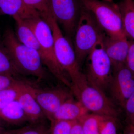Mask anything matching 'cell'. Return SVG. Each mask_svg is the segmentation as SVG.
Returning a JSON list of instances; mask_svg holds the SVG:
<instances>
[{"label":"cell","mask_w":134,"mask_h":134,"mask_svg":"<svg viewBox=\"0 0 134 134\" xmlns=\"http://www.w3.org/2000/svg\"><path fill=\"white\" fill-rule=\"evenodd\" d=\"M2 40L20 75L35 76L38 81L47 78V69L37 51L21 43L10 28L5 31Z\"/></svg>","instance_id":"6da1fadb"},{"label":"cell","mask_w":134,"mask_h":134,"mask_svg":"<svg viewBox=\"0 0 134 134\" xmlns=\"http://www.w3.org/2000/svg\"><path fill=\"white\" fill-rule=\"evenodd\" d=\"M24 21L30 27L38 40L41 46L40 55L43 65L57 79L70 90L72 86L71 81L56 58L54 40L49 25L40 15Z\"/></svg>","instance_id":"7a4b0ae2"},{"label":"cell","mask_w":134,"mask_h":134,"mask_svg":"<svg viewBox=\"0 0 134 134\" xmlns=\"http://www.w3.org/2000/svg\"><path fill=\"white\" fill-rule=\"evenodd\" d=\"M41 17L48 24L52 30L56 58L69 77L72 86L81 82L86 77L81 72L74 47L68 38L63 35L59 25L50 12Z\"/></svg>","instance_id":"3957f363"},{"label":"cell","mask_w":134,"mask_h":134,"mask_svg":"<svg viewBox=\"0 0 134 134\" xmlns=\"http://www.w3.org/2000/svg\"><path fill=\"white\" fill-rule=\"evenodd\" d=\"M105 34L93 15L83 6L75 34L74 47L80 68L93 47Z\"/></svg>","instance_id":"277c9868"},{"label":"cell","mask_w":134,"mask_h":134,"mask_svg":"<svg viewBox=\"0 0 134 134\" xmlns=\"http://www.w3.org/2000/svg\"><path fill=\"white\" fill-rule=\"evenodd\" d=\"M81 1L83 6L91 12L107 36L113 38L126 36L118 4L100 0Z\"/></svg>","instance_id":"5b68a950"},{"label":"cell","mask_w":134,"mask_h":134,"mask_svg":"<svg viewBox=\"0 0 134 134\" xmlns=\"http://www.w3.org/2000/svg\"><path fill=\"white\" fill-rule=\"evenodd\" d=\"M103 39L87 56L85 77L90 85L105 92L112 79L113 66L103 46Z\"/></svg>","instance_id":"8992f818"},{"label":"cell","mask_w":134,"mask_h":134,"mask_svg":"<svg viewBox=\"0 0 134 134\" xmlns=\"http://www.w3.org/2000/svg\"><path fill=\"white\" fill-rule=\"evenodd\" d=\"M72 93L89 111L104 116L118 118L119 111L114 103L100 90L90 85L86 79L72 86Z\"/></svg>","instance_id":"52a82bcc"},{"label":"cell","mask_w":134,"mask_h":134,"mask_svg":"<svg viewBox=\"0 0 134 134\" xmlns=\"http://www.w3.org/2000/svg\"><path fill=\"white\" fill-rule=\"evenodd\" d=\"M50 13L68 37L75 36L82 4L81 0H49Z\"/></svg>","instance_id":"ba28073f"},{"label":"cell","mask_w":134,"mask_h":134,"mask_svg":"<svg viewBox=\"0 0 134 134\" xmlns=\"http://www.w3.org/2000/svg\"><path fill=\"white\" fill-rule=\"evenodd\" d=\"M25 83L26 88L36 99L50 121L61 105L73 97L72 91L61 87L40 89Z\"/></svg>","instance_id":"9c48e42d"},{"label":"cell","mask_w":134,"mask_h":134,"mask_svg":"<svg viewBox=\"0 0 134 134\" xmlns=\"http://www.w3.org/2000/svg\"><path fill=\"white\" fill-rule=\"evenodd\" d=\"M113 98L122 108L134 92V74L126 65L113 68L108 89Z\"/></svg>","instance_id":"30bf717a"},{"label":"cell","mask_w":134,"mask_h":134,"mask_svg":"<svg viewBox=\"0 0 134 134\" xmlns=\"http://www.w3.org/2000/svg\"><path fill=\"white\" fill-rule=\"evenodd\" d=\"M17 100L30 124L42 122L47 119L36 99L26 88L25 82L23 81L20 84L19 95Z\"/></svg>","instance_id":"8fae6325"},{"label":"cell","mask_w":134,"mask_h":134,"mask_svg":"<svg viewBox=\"0 0 134 134\" xmlns=\"http://www.w3.org/2000/svg\"><path fill=\"white\" fill-rule=\"evenodd\" d=\"M103 41L105 50L113 68L125 65L130 46V41L126 36L113 38L105 34Z\"/></svg>","instance_id":"7c38bea8"},{"label":"cell","mask_w":134,"mask_h":134,"mask_svg":"<svg viewBox=\"0 0 134 134\" xmlns=\"http://www.w3.org/2000/svg\"><path fill=\"white\" fill-rule=\"evenodd\" d=\"M89 111L79 100L73 97L68 99L61 105L53 115L50 122L56 120L75 121L89 113Z\"/></svg>","instance_id":"4fadbf2b"},{"label":"cell","mask_w":134,"mask_h":134,"mask_svg":"<svg viewBox=\"0 0 134 134\" xmlns=\"http://www.w3.org/2000/svg\"><path fill=\"white\" fill-rule=\"evenodd\" d=\"M0 14L24 20L40 15L38 12L28 7L23 0H0Z\"/></svg>","instance_id":"5bb4252c"},{"label":"cell","mask_w":134,"mask_h":134,"mask_svg":"<svg viewBox=\"0 0 134 134\" xmlns=\"http://www.w3.org/2000/svg\"><path fill=\"white\" fill-rule=\"evenodd\" d=\"M14 19L16 23L15 34L19 41L24 45L37 51L40 55L41 46L30 27L23 19L19 18H15Z\"/></svg>","instance_id":"9a60e30c"},{"label":"cell","mask_w":134,"mask_h":134,"mask_svg":"<svg viewBox=\"0 0 134 134\" xmlns=\"http://www.w3.org/2000/svg\"><path fill=\"white\" fill-rule=\"evenodd\" d=\"M0 118L10 124L19 125L28 121L24 111L17 100L0 109Z\"/></svg>","instance_id":"2e32d148"},{"label":"cell","mask_w":134,"mask_h":134,"mask_svg":"<svg viewBox=\"0 0 134 134\" xmlns=\"http://www.w3.org/2000/svg\"><path fill=\"white\" fill-rule=\"evenodd\" d=\"M122 15L125 34L128 38L134 41V1L122 0L118 4Z\"/></svg>","instance_id":"e0dca14e"},{"label":"cell","mask_w":134,"mask_h":134,"mask_svg":"<svg viewBox=\"0 0 134 134\" xmlns=\"http://www.w3.org/2000/svg\"><path fill=\"white\" fill-rule=\"evenodd\" d=\"M0 74L11 75L14 77L20 75L2 40H0Z\"/></svg>","instance_id":"ac0fdd59"},{"label":"cell","mask_w":134,"mask_h":134,"mask_svg":"<svg viewBox=\"0 0 134 134\" xmlns=\"http://www.w3.org/2000/svg\"><path fill=\"white\" fill-rule=\"evenodd\" d=\"M104 116L92 113L79 120L85 134H99V124Z\"/></svg>","instance_id":"d6986e66"},{"label":"cell","mask_w":134,"mask_h":134,"mask_svg":"<svg viewBox=\"0 0 134 134\" xmlns=\"http://www.w3.org/2000/svg\"><path fill=\"white\" fill-rule=\"evenodd\" d=\"M50 131V126L47 125L44 121L7 132L8 134H49Z\"/></svg>","instance_id":"ffe728a7"},{"label":"cell","mask_w":134,"mask_h":134,"mask_svg":"<svg viewBox=\"0 0 134 134\" xmlns=\"http://www.w3.org/2000/svg\"><path fill=\"white\" fill-rule=\"evenodd\" d=\"M22 81L19 80L14 86L0 91V109L12 101L17 100L19 95L20 84Z\"/></svg>","instance_id":"44dd1931"},{"label":"cell","mask_w":134,"mask_h":134,"mask_svg":"<svg viewBox=\"0 0 134 134\" xmlns=\"http://www.w3.org/2000/svg\"><path fill=\"white\" fill-rule=\"evenodd\" d=\"M117 118L104 116L99 124V134H117Z\"/></svg>","instance_id":"7402d4cb"},{"label":"cell","mask_w":134,"mask_h":134,"mask_svg":"<svg viewBox=\"0 0 134 134\" xmlns=\"http://www.w3.org/2000/svg\"><path fill=\"white\" fill-rule=\"evenodd\" d=\"M74 121L56 120L50 122L49 134H70Z\"/></svg>","instance_id":"603a6c76"},{"label":"cell","mask_w":134,"mask_h":134,"mask_svg":"<svg viewBox=\"0 0 134 134\" xmlns=\"http://www.w3.org/2000/svg\"><path fill=\"white\" fill-rule=\"evenodd\" d=\"M49 0H23L25 5L31 9L38 12L40 16L50 12Z\"/></svg>","instance_id":"cb8c5ba5"},{"label":"cell","mask_w":134,"mask_h":134,"mask_svg":"<svg viewBox=\"0 0 134 134\" xmlns=\"http://www.w3.org/2000/svg\"><path fill=\"white\" fill-rule=\"evenodd\" d=\"M125 110L127 123L134 125V92L125 103Z\"/></svg>","instance_id":"d4e9b609"},{"label":"cell","mask_w":134,"mask_h":134,"mask_svg":"<svg viewBox=\"0 0 134 134\" xmlns=\"http://www.w3.org/2000/svg\"><path fill=\"white\" fill-rule=\"evenodd\" d=\"M19 80L11 75L0 74V91L14 86Z\"/></svg>","instance_id":"484cf974"},{"label":"cell","mask_w":134,"mask_h":134,"mask_svg":"<svg viewBox=\"0 0 134 134\" xmlns=\"http://www.w3.org/2000/svg\"><path fill=\"white\" fill-rule=\"evenodd\" d=\"M130 46L126 65L127 68L134 74V41L129 40Z\"/></svg>","instance_id":"4316f807"},{"label":"cell","mask_w":134,"mask_h":134,"mask_svg":"<svg viewBox=\"0 0 134 134\" xmlns=\"http://www.w3.org/2000/svg\"><path fill=\"white\" fill-rule=\"evenodd\" d=\"M70 134H85L81 124L79 120L75 121L73 123Z\"/></svg>","instance_id":"83f0119b"},{"label":"cell","mask_w":134,"mask_h":134,"mask_svg":"<svg viewBox=\"0 0 134 134\" xmlns=\"http://www.w3.org/2000/svg\"><path fill=\"white\" fill-rule=\"evenodd\" d=\"M123 134H134V125L127 123L124 129Z\"/></svg>","instance_id":"f1b7e54d"},{"label":"cell","mask_w":134,"mask_h":134,"mask_svg":"<svg viewBox=\"0 0 134 134\" xmlns=\"http://www.w3.org/2000/svg\"><path fill=\"white\" fill-rule=\"evenodd\" d=\"M4 132L3 129H2V127L1 126V125H0V133H2L3 132Z\"/></svg>","instance_id":"f546056e"},{"label":"cell","mask_w":134,"mask_h":134,"mask_svg":"<svg viewBox=\"0 0 134 134\" xmlns=\"http://www.w3.org/2000/svg\"><path fill=\"white\" fill-rule=\"evenodd\" d=\"M0 134H8L7 132V131H4L2 132V133H1Z\"/></svg>","instance_id":"4dcf8cb0"},{"label":"cell","mask_w":134,"mask_h":134,"mask_svg":"<svg viewBox=\"0 0 134 134\" xmlns=\"http://www.w3.org/2000/svg\"><path fill=\"white\" fill-rule=\"evenodd\" d=\"M109 2H112L113 0H103Z\"/></svg>","instance_id":"1f68e13d"},{"label":"cell","mask_w":134,"mask_h":134,"mask_svg":"<svg viewBox=\"0 0 134 134\" xmlns=\"http://www.w3.org/2000/svg\"><path fill=\"white\" fill-rule=\"evenodd\" d=\"M133 1H134V0H133Z\"/></svg>","instance_id":"d6a6232c"}]
</instances>
